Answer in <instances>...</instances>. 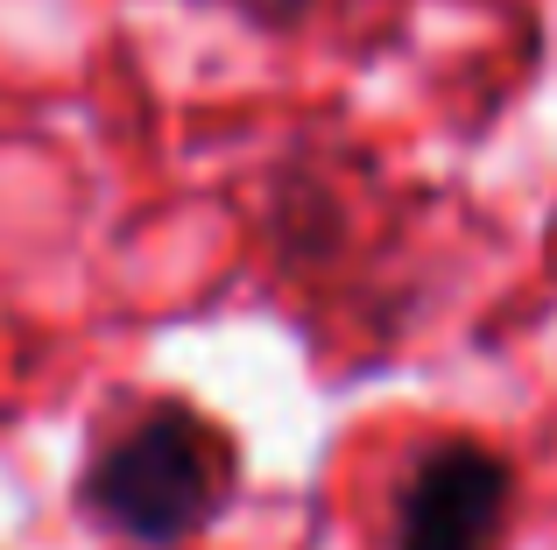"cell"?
I'll return each mask as SVG.
<instances>
[{
    "instance_id": "6da1fadb",
    "label": "cell",
    "mask_w": 557,
    "mask_h": 550,
    "mask_svg": "<svg viewBox=\"0 0 557 550\" xmlns=\"http://www.w3.org/2000/svg\"><path fill=\"white\" fill-rule=\"evenodd\" d=\"M233 487H240V445L226 438V424L184 396H149L92 430L71 501L121 543L184 550L226 515Z\"/></svg>"
},
{
    "instance_id": "7a4b0ae2",
    "label": "cell",
    "mask_w": 557,
    "mask_h": 550,
    "mask_svg": "<svg viewBox=\"0 0 557 550\" xmlns=\"http://www.w3.org/2000/svg\"><path fill=\"white\" fill-rule=\"evenodd\" d=\"M516 509V466L480 438H437L395 487V550H494Z\"/></svg>"
},
{
    "instance_id": "3957f363",
    "label": "cell",
    "mask_w": 557,
    "mask_h": 550,
    "mask_svg": "<svg viewBox=\"0 0 557 550\" xmlns=\"http://www.w3.org/2000/svg\"><path fill=\"white\" fill-rule=\"evenodd\" d=\"M247 14L269 22V28H297L304 14H311V0H247Z\"/></svg>"
}]
</instances>
